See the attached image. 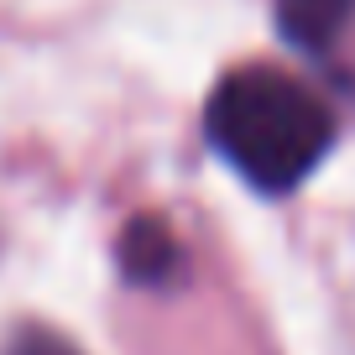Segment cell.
<instances>
[{"label":"cell","instance_id":"obj_2","mask_svg":"<svg viewBox=\"0 0 355 355\" xmlns=\"http://www.w3.org/2000/svg\"><path fill=\"white\" fill-rule=\"evenodd\" d=\"M115 261H121L125 282L136 288H162L178 272V241L167 230L162 214H136L121 230V245H115Z\"/></svg>","mask_w":355,"mask_h":355},{"label":"cell","instance_id":"obj_4","mask_svg":"<svg viewBox=\"0 0 355 355\" xmlns=\"http://www.w3.org/2000/svg\"><path fill=\"white\" fill-rule=\"evenodd\" d=\"M6 355H78V345H68L63 334L42 329V324H26V329H16V334H11Z\"/></svg>","mask_w":355,"mask_h":355},{"label":"cell","instance_id":"obj_1","mask_svg":"<svg viewBox=\"0 0 355 355\" xmlns=\"http://www.w3.org/2000/svg\"><path fill=\"white\" fill-rule=\"evenodd\" d=\"M204 131L251 189L288 193L324 162L334 141V115L303 78L256 63L235 68L214 89Z\"/></svg>","mask_w":355,"mask_h":355},{"label":"cell","instance_id":"obj_3","mask_svg":"<svg viewBox=\"0 0 355 355\" xmlns=\"http://www.w3.org/2000/svg\"><path fill=\"white\" fill-rule=\"evenodd\" d=\"M350 11L355 0H277V21L298 47H329Z\"/></svg>","mask_w":355,"mask_h":355}]
</instances>
